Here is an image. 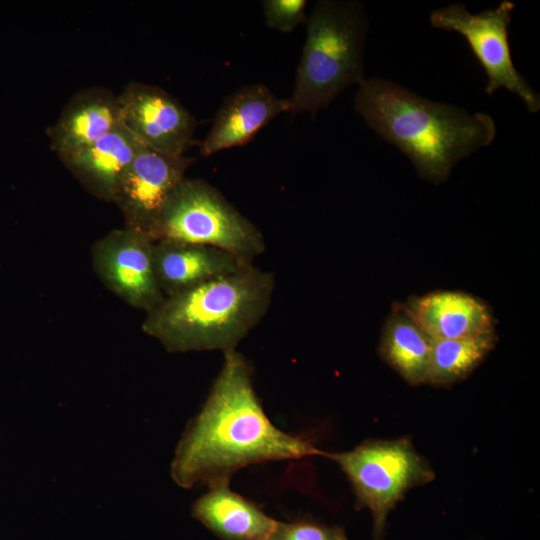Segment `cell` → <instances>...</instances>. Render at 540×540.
I'll return each mask as SVG.
<instances>
[{"instance_id": "cell-1", "label": "cell", "mask_w": 540, "mask_h": 540, "mask_svg": "<svg viewBox=\"0 0 540 540\" xmlns=\"http://www.w3.org/2000/svg\"><path fill=\"white\" fill-rule=\"evenodd\" d=\"M252 367L237 349L223 363L199 413L189 422L171 464L182 488L230 482L249 465L321 455L310 439L277 428L252 382Z\"/></svg>"}, {"instance_id": "cell-2", "label": "cell", "mask_w": 540, "mask_h": 540, "mask_svg": "<svg viewBox=\"0 0 540 540\" xmlns=\"http://www.w3.org/2000/svg\"><path fill=\"white\" fill-rule=\"evenodd\" d=\"M354 109L412 162L420 178L434 184L445 182L458 162L489 146L496 135L490 115L431 101L384 78H365L358 85Z\"/></svg>"}, {"instance_id": "cell-3", "label": "cell", "mask_w": 540, "mask_h": 540, "mask_svg": "<svg viewBox=\"0 0 540 540\" xmlns=\"http://www.w3.org/2000/svg\"><path fill=\"white\" fill-rule=\"evenodd\" d=\"M275 286L272 272L247 264L165 297L141 327L173 353L236 349L268 313Z\"/></svg>"}, {"instance_id": "cell-4", "label": "cell", "mask_w": 540, "mask_h": 540, "mask_svg": "<svg viewBox=\"0 0 540 540\" xmlns=\"http://www.w3.org/2000/svg\"><path fill=\"white\" fill-rule=\"evenodd\" d=\"M307 35L290 102L292 114L315 117L347 87L364 79L368 20L353 0H320L306 20Z\"/></svg>"}, {"instance_id": "cell-5", "label": "cell", "mask_w": 540, "mask_h": 540, "mask_svg": "<svg viewBox=\"0 0 540 540\" xmlns=\"http://www.w3.org/2000/svg\"><path fill=\"white\" fill-rule=\"evenodd\" d=\"M216 247L243 260L266 251L260 229L207 181L184 177L159 217L155 241Z\"/></svg>"}, {"instance_id": "cell-6", "label": "cell", "mask_w": 540, "mask_h": 540, "mask_svg": "<svg viewBox=\"0 0 540 540\" xmlns=\"http://www.w3.org/2000/svg\"><path fill=\"white\" fill-rule=\"evenodd\" d=\"M351 483L358 508L373 517V539L382 540L388 514L413 487L431 482L430 465L408 438L365 440L349 451L324 452Z\"/></svg>"}, {"instance_id": "cell-7", "label": "cell", "mask_w": 540, "mask_h": 540, "mask_svg": "<svg viewBox=\"0 0 540 540\" xmlns=\"http://www.w3.org/2000/svg\"><path fill=\"white\" fill-rule=\"evenodd\" d=\"M515 3L503 0L497 8L471 14L463 4L456 3L431 12L433 27L462 35L487 76L488 95L505 88L522 99L527 110L540 109V94L517 71L508 41V27Z\"/></svg>"}, {"instance_id": "cell-8", "label": "cell", "mask_w": 540, "mask_h": 540, "mask_svg": "<svg viewBox=\"0 0 540 540\" xmlns=\"http://www.w3.org/2000/svg\"><path fill=\"white\" fill-rule=\"evenodd\" d=\"M154 240L123 227L92 246V265L99 280L128 305L146 313L165 298L153 269Z\"/></svg>"}, {"instance_id": "cell-9", "label": "cell", "mask_w": 540, "mask_h": 540, "mask_svg": "<svg viewBox=\"0 0 540 540\" xmlns=\"http://www.w3.org/2000/svg\"><path fill=\"white\" fill-rule=\"evenodd\" d=\"M194 161L185 155L171 156L141 145L121 178L113 201L124 217V226L155 241L162 209Z\"/></svg>"}, {"instance_id": "cell-10", "label": "cell", "mask_w": 540, "mask_h": 540, "mask_svg": "<svg viewBox=\"0 0 540 540\" xmlns=\"http://www.w3.org/2000/svg\"><path fill=\"white\" fill-rule=\"evenodd\" d=\"M122 124L143 145L171 156H183L193 142L194 117L160 87L129 83L118 95Z\"/></svg>"}, {"instance_id": "cell-11", "label": "cell", "mask_w": 540, "mask_h": 540, "mask_svg": "<svg viewBox=\"0 0 540 540\" xmlns=\"http://www.w3.org/2000/svg\"><path fill=\"white\" fill-rule=\"evenodd\" d=\"M290 112L288 98L276 96L262 83L243 86L227 96L200 142V154L211 156L219 151L247 144L263 127L279 115Z\"/></svg>"}, {"instance_id": "cell-12", "label": "cell", "mask_w": 540, "mask_h": 540, "mask_svg": "<svg viewBox=\"0 0 540 540\" xmlns=\"http://www.w3.org/2000/svg\"><path fill=\"white\" fill-rule=\"evenodd\" d=\"M399 306L432 340L470 338L496 332V321L488 304L466 292L433 291L412 296Z\"/></svg>"}, {"instance_id": "cell-13", "label": "cell", "mask_w": 540, "mask_h": 540, "mask_svg": "<svg viewBox=\"0 0 540 540\" xmlns=\"http://www.w3.org/2000/svg\"><path fill=\"white\" fill-rule=\"evenodd\" d=\"M249 262L216 247L158 240L153 246V269L164 297L233 273Z\"/></svg>"}, {"instance_id": "cell-14", "label": "cell", "mask_w": 540, "mask_h": 540, "mask_svg": "<svg viewBox=\"0 0 540 540\" xmlns=\"http://www.w3.org/2000/svg\"><path fill=\"white\" fill-rule=\"evenodd\" d=\"M122 123L119 98L101 87L77 92L47 130L51 149L64 157L108 134Z\"/></svg>"}, {"instance_id": "cell-15", "label": "cell", "mask_w": 540, "mask_h": 540, "mask_svg": "<svg viewBox=\"0 0 540 540\" xmlns=\"http://www.w3.org/2000/svg\"><path fill=\"white\" fill-rule=\"evenodd\" d=\"M141 145L121 123L93 144L60 159L86 190L113 202L121 178Z\"/></svg>"}, {"instance_id": "cell-16", "label": "cell", "mask_w": 540, "mask_h": 540, "mask_svg": "<svg viewBox=\"0 0 540 540\" xmlns=\"http://www.w3.org/2000/svg\"><path fill=\"white\" fill-rule=\"evenodd\" d=\"M229 483L209 486L193 504L192 516L221 540H269L277 520L232 491Z\"/></svg>"}, {"instance_id": "cell-17", "label": "cell", "mask_w": 540, "mask_h": 540, "mask_svg": "<svg viewBox=\"0 0 540 540\" xmlns=\"http://www.w3.org/2000/svg\"><path fill=\"white\" fill-rule=\"evenodd\" d=\"M432 340L395 303L382 328L380 357L408 384L426 383Z\"/></svg>"}, {"instance_id": "cell-18", "label": "cell", "mask_w": 540, "mask_h": 540, "mask_svg": "<svg viewBox=\"0 0 540 540\" xmlns=\"http://www.w3.org/2000/svg\"><path fill=\"white\" fill-rule=\"evenodd\" d=\"M496 343V332L478 337L432 340L425 384L445 387L465 379L484 361Z\"/></svg>"}, {"instance_id": "cell-19", "label": "cell", "mask_w": 540, "mask_h": 540, "mask_svg": "<svg viewBox=\"0 0 540 540\" xmlns=\"http://www.w3.org/2000/svg\"><path fill=\"white\" fill-rule=\"evenodd\" d=\"M269 540H348L343 528L327 526L310 519L277 521Z\"/></svg>"}, {"instance_id": "cell-20", "label": "cell", "mask_w": 540, "mask_h": 540, "mask_svg": "<svg viewBox=\"0 0 540 540\" xmlns=\"http://www.w3.org/2000/svg\"><path fill=\"white\" fill-rule=\"evenodd\" d=\"M306 0H264L262 2L266 25L283 33L293 31L306 22Z\"/></svg>"}]
</instances>
